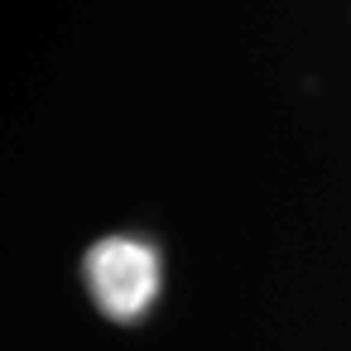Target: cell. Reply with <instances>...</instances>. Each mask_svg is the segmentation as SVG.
Masks as SVG:
<instances>
[{"label": "cell", "instance_id": "cell-1", "mask_svg": "<svg viewBox=\"0 0 351 351\" xmlns=\"http://www.w3.org/2000/svg\"><path fill=\"white\" fill-rule=\"evenodd\" d=\"M82 293L116 327H140L164 303V245L149 231H106L77 260Z\"/></svg>", "mask_w": 351, "mask_h": 351}]
</instances>
